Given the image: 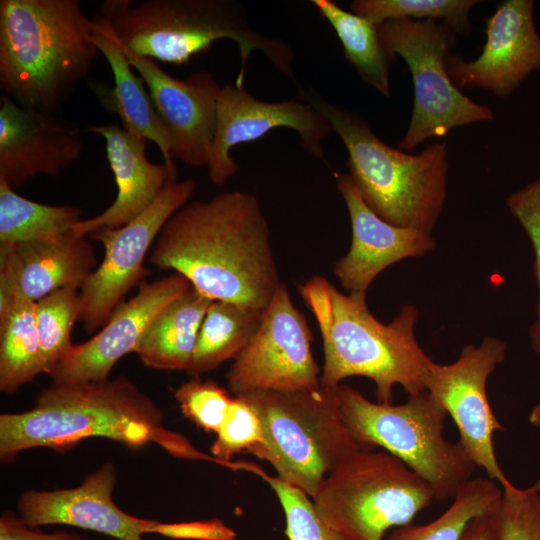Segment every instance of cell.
<instances>
[{
	"label": "cell",
	"instance_id": "cell-11",
	"mask_svg": "<svg viewBox=\"0 0 540 540\" xmlns=\"http://www.w3.org/2000/svg\"><path fill=\"white\" fill-rule=\"evenodd\" d=\"M192 179L168 184L153 204L118 228H99L89 239L101 242L104 257L81 285L80 321L87 333L100 330L127 293L143 283L149 271L144 260L168 219L189 202Z\"/></svg>",
	"mask_w": 540,
	"mask_h": 540
},
{
	"label": "cell",
	"instance_id": "cell-33",
	"mask_svg": "<svg viewBox=\"0 0 540 540\" xmlns=\"http://www.w3.org/2000/svg\"><path fill=\"white\" fill-rule=\"evenodd\" d=\"M211 445V455L230 464L235 470L252 471L250 462H232L231 458L248 451L263 440L262 425L254 408L241 396L236 395L225 414V418Z\"/></svg>",
	"mask_w": 540,
	"mask_h": 540
},
{
	"label": "cell",
	"instance_id": "cell-28",
	"mask_svg": "<svg viewBox=\"0 0 540 540\" xmlns=\"http://www.w3.org/2000/svg\"><path fill=\"white\" fill-rule=\"evenodd\" d=\"M82 211L72 205H50L18 194L0 178V244L53 238L80 221Z\"/></svg>",
	"mask_w": 540,
	"mask_h": 540
},
{
	"label": "cell",
	"instance_id": "cell-5",
	"mask_svg": "<svg viewBox=\"0 0 540 540\" xmlns=\"http://www.w3.org/2000/svg\"><path fill=\"white\" fill-rule=\"evenodd\" d=\"M99 15L116 38L138 56L183 65L222 39L233 41L240 68L234 84L244 87L250 56L261 52L283 76L295 80L294 52L279 38L255 30L232 0H105Z\"/></svg>",
	"mask_w": 540,
	"mask_h": 540
},
{
	"label": "cell",
	"instance_id": "cell-3",
	"mask_svg": "<svg viewBox=\"0 0 540 540\" xmlns=\"http://www.w3.org/2000/svg\"><path fill=\"white\" fill-rule=\"evenodd\" d=\"M94 29L78 0H1L2 94L58 114L100 54Z\"/></svg>",
	"mask_w": 540,
	"mask_h": 540
},
{
	"label": "cell",
	"instance_id": "cell-4",
	"mask_svg": "<svg viewBox=\"0 0 540 540\" xmlns=\"http://www.w3.org/2000/svg\"><path fill=\"white\" fill-rule=\"evenodd\" d=\"M314 315L322 337L324 363L321 386L335 388L352 376L371 379L377 402L390 404L393 388L408 395L425 389L431 359L415 337L417 309L404 305L387 324L369 310L366 295L344 294L322 276L299 289Z\"/></svg>",
	"mask_w": 540,
	"mask_h": 540
},
{
	"label": "cell",
	"instance_id": "cell-35",
	"mask_svg": "<svg viewBox=\"0 0 540 540\" xmlns=\"http://www.w3.org/2000/svg\"><path fill=\"white\" fill-rule=\"evenodd\" d=\"M182 413L206 432L217 433L232 397L213 380L193 378L174 391Z\"/></svg>",
	"mask_w": 540,
	"mask_h": 540
},
{
	"label": "cell",
	"instance_id": "cell-21",
	"mask_svg": "<svg viewBox=\"0 0 540 540\" xmlns=\"http://www.w3.org/2000/svg\"><path fill=\"white\" fill-rule=\"evenodd\" d=\"M96 268L88 236L73 230L48 239L0 244V294L36 302L58 289L81 287Z\"/></svg>",
	"mask_w": 540,
	"mask_h": 540
},
{
	"label": "cell",
	"instance_id": "cell-12",
	"mask_svg": "<svg viewBox=\"0 0 540 540\" xmlns=\"http://www.w3.org/2000/svg\"><path fill=\"white\" fill-rule=\"evenodd\" d=\"M312 341L304 314L281 281L253 340L226 372L229 390L239 395L256 390L320 388V367L312 353Z\"/></svg>",
	"mask_w": 540,
	"mask_h": 540
},
{
	"label": "cell",
	"instance_id": "cell-34",
	"mask_svg": "<svg viewBox=\"0 0 540 540\" xmlns=\"http://www.w3.org/2000/svg\"><path fill=\"white\" fill-rule=\"evenodd\" d=\"M257 475L270 484L280 501L289 540H347L319 517L312 499L303 491L269 476L262 469Z\"/></svg>",
	"mask_w": 540,
	"mask_h": 540
},
{
	"label": "cell",
	"instance_id": "cell-26",
	"mask_svg": "<svg viewBox=\"0 0 540 540\" xmlns=\"http://www.w3.org/2000/svg\"><path fill=\"white\" fill-rule=\"evenodd\" d=\"M264 310L214 300L202 321L187 374L199 378L235 360L256 335Z\"/></svg>",
	"mask_w": 540,
	"mask_h": 540
},
{
	"label": "cell",
	"instance_id": "cell-13",
	"mask_svg": "<svg viewBox=\"0 0 540 540\" xmlns=\"http://www.w3.org/2000/svg\"><path fill=\"white\" fill-rule=\"evenodd\" d=\"M506 343L486 337L479 346L462 348L450 364H429L425 389L450 415L459 431V442L477 467L501 486L510 481L496 458L493 433L505 428L488 401L486 385L490 374L505 359Z\"/></svg>",
	"mask_w": 540,
	"mask_h": 540
},
{
	"label": "cell",
	"instance_id": "cell-19",
	"mask_svg": "<svg viewBox=\"0 0 540 540\" xmlns=\"http://www.w3.org/2000/svg\"><path fill=\"white\" fill-rule=\"evenodd\" d=\"M83 150L80 129L58 116L0 96V178L12 188L37 175L57 176Z\"/></svg>",
	"mask_w": 540,
	"mask_h": 540
},
{
	"label": "cell",
	"instance_id": "cell-37",
	"mask_svg": "<svg viewBox=\"0 0 540 540\" xmlns=\"http://www.w3.org/2000/svg\"><path fill=\"white\" fill-rule=\"evenodd\" d=\"M0 540H88L86 537L64 530L46 533L37 526L27 524L19 515L4 511L0 517Z\"/></svg>",
	"mask_w": 540,
	"mask_h": 540
},
{
	"label": "cell",
	"instance_id": "cell-9",
	"mask_svg": "<svg viewBox=\"0 0 540 540\" xmlns=\"http://www.w3.org/2000/svg\"><path fill=\"white\" fill-rule=\"evenodd\" d=\"M433 499L431 486L400 459L360 449L325 477L312 501L319 517L347 540H384Z\"/></svg>",
	"mask_w": 540,
	"mask_h": 540
},
{
	"label": "cell",
	"instance_id": "cell-30",
	"mask_svg": "<svg viewBox=\"0 0 540 540\" xmlns=\"http://www.w3.org/2000/svg\"><path fill=\"white\" fill-rule=\"evenodd\" d=\"M80 286L58 289L35 302V321L41 346L44 374L51 376L73 345L71 332L80 320Z\"/></svg>",
	"mask_w": 540,
	"mask_h": 540
},
{
	"label": "cell",
	"instance_id": "cell-31",
	"mask_svg": "<svg viewBox=\"0 0 540 540\" xmlns=\"http://www.w3.org/2000/svg\"><path fill=\"white\" fill-rule=\"evenodd\" d=\"M478 0H354L352 12L376 25L397 19L442 20L456 34L471 30L469 13Z\"/></svg>",
	"mask_w": 540,
	"mask_h": 540
},
{
	"label": "cell",
	"instance_id": "cell-2",
	"mask_svg": "<svg viewBox=\"0 0 540 540\" xmlns=\"http://www.w3.org/2000/svg\"><path fill=\"white\" fill-rule=\"evenodd\" d=\"M104 437L129 448L157 444L171 456L229 464L196 448L168 429L155 401L125 376L103 381L54 383L42 389L34 405L0 415V459L11 463L27 449L67 451L80 441Z\"/></svg>",
	"mask_w": 540,
	"mask_h": 540
},
{
	"label": "cell",
	"instance_id": "cell-8",
	"mask_svg": "<svg viewBox=\"0 0 540 540\" xmlns=\"http://www.w3.org/2000/svg\"><path fill=\"white\" fill-rule=\"evenodd\" d=\"M341 416L365 449L383 448L432 488L436 500L453 499L476 468L460 442L443 436L447 412L427 391L399 405L372 402L346 384L335 387Z\"/></svg>",
	"mask_w": 540,
	"mask_h": 540
},
{
	"label": "cell",
	"instance_id": "cell-1",
	"mask_svg": "<svg viewBox=\"0 0 540 540\" xmlns=\"http://www.w3.org/2000/svg\"><path fill=\"white\" fill-rule=\"evenodd\" d=\"M149 261L211 300L265 310L280 284L270 228L255 195L225 191L188 202L166 222Z\"/></svg>",
	"mask_w": 540,
	"mask_h": 540
},
{
	"label": "cell",
	"instance_id": "cell-32",
	"mask_svg": "<svg viewBox=\"0 0 540 540\" xmlns=\"http://www.w3.org/2000/svg\"><path fill=\"white\" fill-rule=\"evenodd\" d=\"M492 510L495 540H540V479L521 489L511 482Z\"/></svg>",
	"mask_w": 540,
	"mask_h": 540
},
{
	"label": "cell",
	"instance_id": "cell-7",
	"mask_svg": "<svg viewBox=\"0 0 540 540\" xmlns=\"http://www.w3.org/2000/svg\"><path fill=\"white\" fill-rule=\"evenodd\" d=\"M256 411L263 440L247 451L311 499L325 477L360 446L341 416L335 388L239 394Z\"/></svg>",
	"mask_w": 540,
	"mask_h": 540
},
{
	"label": "cell",
	"instance_id": "cell-15",
	"mask_svg": "<svg viewBox=\"0 0 540 540\" xmlns=\"http://www.w3.org/2000/svg\"><path fill=\"white\" fill-rule=\"evenodd\" d=\"M116 467L105 462L73 488L26 490L18 499L19 516L29 525H70L119 540H143L148 533L178 539V523L142 519L126 513L112 499Z\"/></svg>",
	"mask_w": 540,
	"mask_h": 540
},
{
	"label": "cell",
	"instance_id": "cell-27",
	"mask_svg": "<svg viewBox=\"0 0 540 540\" xmlns=\"http://www.w3.org/2000/svg\"><path fill=\"white\" fill-rule=\"evenodd\" d=\"M311 3L335 31L346 59L362 80L390 98L392 60L381 45L377 25L332 0H313Z\"/></svg>",
	"mask_w": 540,
	"mask_h": 540
},
{
	"label": "cell",
	"instance_id": "cell-36",
	"mask_svg": "<svg viewBox=\"0 0 540 540\" xmlns=\"http://www.w3.org/2000/svg\"><path fill=\"white\" fill-rule=\"evenodd\" d=\"M506 205L525 230L534 249L539 301L537 319L530 329V337L532 348L540 356V177L510 194Z\"/></svg>",
	"mask_w": 540,
	"mask_h": 540
},
{
	"label": "cell",
	"instance_id": "cell-29",
	"mask_svg": "<svg viewBox=\"0 0 540 540\" xmlns=\"http://www.w3.org/2000/svg\"><path fill=\"white\" fill-rule=\"evenodd\" d=\"M501 495L502 488L489 477L471 478L441 516L428 524L397 527L387 540H460L468 523L491 511Z\"/></svg>",
	"mask_w": 540,
	"mask_h": 540
},
{
	"label": "cell",
	"instance_id": "cell-23",
	"mask_svg": "<svg viewBox=\"0 0 540 540\" xmlns=\"http://www.w3.org/2000/svg\"><path fill=\"white\" fill-rule=\"evenodd\" d=\"M92 41L106 59L114 85L97 82L91 85L99 103L115 113L128 132L153 142L160 150L164 164L176 175L171 157V140L160 120L146 83L134 69L117 43L108 21L101 15L94 18Z\"/></svg>",
	"mask_w": 540,
	"mask_h": 540
},
{
	"label": "cell",
	"instance_id": "cell-24",
	"mask_svg": "<svg viewBox=\"0 0 540 540\" xmlns=\"http://www.w3.org/2000/svg\"><path fill=\"white\" fill-rule=\"evenodd\" d=\"M212 301L191 285L167 305L134 350L142 364L157 370L187 371L202 321Z\"/></svg>",
	"mask_w": 540,
	"mask_h": 540
},
{
	"label": "cell",
	"instance_id": "cell-6",
	"mask_svg": "<svg viewBox=\"0 0 540 540\" xmlns=\"http://www.w3.org/2000/svg\"><path fill=\"white\" fill-rule=\"evenodd\" d=\"M298 96L343 142L348 176L367 206L392 225L431 234L447 196V144L437 141L407 154L379 139L355 112L328 102L317 91L301 88Z\"/></svg>",
	"mask_w": 540,
	"mask_h": 540
},
{
	"label": "cell",
	"instance_id": "cell-14",
	"mask_svg": "<svg viewBox=\"0 0 540 540\" xmlns=\"http://www.w3.org/2000/svg\"><path fill=\"white\" fill-rule=\"evenodd\" d=\"M296 131L301 146L325 160L322 140L332 131L329 122L308 102L295 98L268 102L234 83L222 85L216 111L215 133L210 149L208 174L215 185H224L239 170L231 156L236 145L262 138L275 128Z\"/></svg>",
	"mask_w": 540,
	"mask_h": 540
},
{
	"label": "cell",
	"instance_id": "cell-10",
	"mask_svg": "<svg viewBox=\"0 0 540 540\" xmlns=\"http://www.w3.org/2000/svg\"><path fill=\"white\" fill-rule=\"evenodd\" d=\"M377 29L385 53L392 61L401 57L413 81L412 115L398 149L411 150L454 128L495 119L490 107L473 101L451 81L446 58L456 33L448 25L406 18L386 21Z\"/></svg>",
	"mask_w": 540,
	"mask_h": 540
},
{
	"label": "cell",
	"instance_id": "cell-16",
	"mask_svg": "<svg viewBox=\"0 0 540 540\" xmlns=\"http://www.w3.org/2000/svg\"><path fill=\"white\" fill-rule=\"evenodd\" d=\"M485 23L486 42L480 55L470 61L449 55L447 73L459 90L481 88L505 98L532 72L540 70L534 1L505 0Z\"/></svg>",
	"mask_w": 540,
	"mask_h": 540
},
{
	"label": "cell",
	"instance_id": "cell-38",
	"mask_svg": "<svg viewBox=\"0 0 540 540\" xmlns=\"http://www.w3.org/2000/svg\"><path fill=\"white\" fill-rule=\"evenodd\" d=\"M492 510L472 519L460 540H495Z\"/></svg>",
	"mask_w": 540,
	"mask_h": 540
},
{
	"label": "cell",
	"instance_id": "cell-18",
	"mask_svg": "<svg viewBox=\"0 0 540 540\" xmlns=\"http://www.w3.org/2000/svg\"><path fill=\"white\" fill-rule=\"evenodd\" d=\"M190 286V282L177 272L141 283L133 297L114 309L97 334L69 348L51 374L52 382L109 379L114 365L126 354L134 352L157 315Z\"/></svg>",
	"mask_w": 540,
	"mask_h": 540
},
{
	"label": "cell",
	"instance_id": "cell-22",
	"mask_svg": "<svg viewBox=\"0 0 540 540\" xmlns=\"http://www.w3.org/2000/svg\"><path fill=\"white\" fill-rule=\"evenodd\" d=\"M88 131L105 141L106 158L114 175L117 194L112 204L98 215L80 220L73 231L88 236L99 228H118L144 212L163 189L176 182L164 163L146 155L147 140L125 130L118 123L90 125Z\"/></svg>",
	"mask_w": 540,
	"mask_h": 540
},
{
	"label": "cell",
	"instance_id": "cell-17",
	"mask_svg": "<svg viewBox=\"0 0 540 540\" xmlns=\"http://www.w3.org/2000/svg\"><path fill=\"white\" fill-rule=\"evenodd\" d=\"M114 37L146 83L169 134L171 157L189 166L208 167L222 85L208 71L178 79L160 68L153 59L136 55Z\"/></svg>",
	"mask_w": 540,
	"mask_h": 540
},
{
	"label": "cell",
	"instance_id": "cell-20",
	"mask_svg": "<svg viewBox=\"0 0 540 540\" xmlns=\"http://www.w3.org/2000/svg\"><path fill=\"white\" fill-rule=\"evenodd\" d=\"M336 183L350 216L352 240L346 255L334 264L333 273L348 293L366 295L387 267L434 249L431 234L392 225L375 214L348 174H336Z\"/></svg>",
	"mask_w": 540,
	"mask_h": 540
},
{
	"label": "cell",
	"instance_id": "cell-25",
	"mask_svg": "<svg viewBox=\"0 0 540 540\" xmlns=\"http://www.w3.org/2000/svg\"><path fill=\"white\" fill-rule=\"evenodd\" d=\"M44 373L35 302L0 294V390L13 394Z\"/></svg>",
	"mask_w": 540,
	"mask_h": 540
},
{
	"label": "cell",
	"instance_id": "cell-39",
	"mask_svg": "<svg viewBox=\"0 0 540 540\" xmlns=\"http://www.w3.org/2000/svg\"><path fill=\"white\" fill-rule=\"evenodd\" d=\"M529 421L532 425L540 427V404L535 406L531 411Z\"/></svg>",
	"mask_w": 540,
	"mask_h": 540
}]
</instances>
